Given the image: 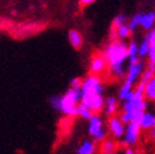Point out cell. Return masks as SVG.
<instances>
[{
    "mask_svg": "<svg viewBox=\"0 0 155 154\" xmlns=\"http://www.w3.org/2000/svg\"><path fill=\"white\" fill-rule=\"evenodd\" d=\"M104 55L107 61L110 74L116 79L126 76L124 63L128 59V46L123 41L113 40L108 43L104 51Z\"/></svg>",
    "mask_w": 155,
    "mask_h": 154,
    "instance_id": "cell-1",
    "label": "cell"
},
{
    "mask_svg": "<svg viewBox=\"0 0 155 154\" xmlns=\"http://www.w3.org/2000/svg\"><path fill=\"white\" fill-rule=\"evenodd\" d=\"M81 84L70 85L65 94L59 96V106L57 111L67 115V116H79V105L83 99Z\"/></svg>",
    "mask_w": 155,
    "mask_h": 154,
    "instance_id": "cell-2",
    "label": "cell"
},
{
    "mask_svg": "<svg viewBox=\"0 0 155 154\" xmlns=\"http://www.w3.org/2000/svg\"><path fill=\"white\" fill-rule=\"evenodd\" d=\"M144 86L143 84H138L133 90V96L123 102L122 111L128 112L132 115L133 122H139L142 116L147 112V102H145V95H144Z\"/></svg>",
    "mask_w": 155,
    "mask_h": 154,
    "instance_id": "cell-3",
    "label": "cell"
},
{
    "mask_svg": "<svg viewBox=\"0 0 155 154\" xmlns=\"http://www.w3.org/2000/svg\"><path fill=\"white\" fill-rule=\"evenodd\" d=\"M87 131L95 142H104L106 139L107 132L104 127V121H102L101 116H99L97 113H94L91 119L89 120Z\"/></svg>",
    "mask_w": 155,
    "mask_h": 154,
    "instance_id": "cell-4",
    "label": "cell"
},
{
    "mask_svg": "<svg viewBox=\"0 0 155 154\" xmlns=\"http://www.w3.org/2000/svg\"><path fill=\"white\" fill-rule=\"evenodd\" d=\"M81 89H83V98L86 96H92V95H102L104 92V85H102V80L99 75H89L87 78H85L83 80L81 84Z\"/></svg>",
    "mask_w": 155,
    "mask_h": 154,
    "instance_id": "cell-5",
    "label": "cell"
},
{
    "mask_svg": "<svg viewBox=\"0 0 155 154\" xmlns=\"http://www.w3.org/2000/svg\"><path fill=\"white\" fill-rule=\"evenodd\" d=\"M142 128L139 123L137 122H130L126 125V132L123 136V144L127 147H133L138 143L139 137H140Z\"/></svg>",
    "mask_w": 155,
    "mask_h": 154,
    "instance_id": "cell-6",
    "label": "cell"
},
{
    "mask_svg": "<svg viewBox=\"0 0 155 154\" xmlns=\"http://www.w3.org/2000/svg\"><path fill=\"white\" fill-rule=\"evenodd\" d=\"M144 70H145V69H144V63H143L140 59H139L138 62H135V63L129 64V67H128V69H127V74H126V76H124V83L133 85L138 79L140 80Z\"/></svg>",
    "mask_w": 155,
    "mask_h": 154,
    "instance_id": "cell-7",
    "label": "cell"
},
{
    "mask_svg": "<svg viewBox=\"0 0 155 154\" xmlns=\"http://www.w3.org/2000/svg\"><path fill=\"white\" fill-rule=\"evenodd\" d=\"M108 131L111 133V136L113 137V139H120L123 138L124 132H126V125L121 121L120 117L117 116H112L108 119V123H107Z\"/></svg>",
    "mask_w": 155,
    "mask_h": 154,
    "instance_id": "cell-8",
    "label": "cell"
},
{
    "mask_svg": "<svg viewBox=\"0 0 155 154\" xmlns=\"http://www.w3.org/2000/svg\"><path fill=\"white\" fill-rule=\"evenodd\" d=\"M105 100L106 99H104L102 95L97 94V95H92V96H86V98H83L81 99V104L87 106L94 113H99L105 107Z\"/></svg>",
    "mask_w": 155,
    "mask_h": 154,
    "instance_id": "cell-9",
    "label": "cell"
},
{
    "mask_svg": "<svg viewBox=\"0 0 155 154\" xmlns=\"http://www.w3.org/2000/svg\"><path fill=\"white\" fill-rule=\"evenodd\" d=\"M107 68V61L105 58L104 53H97L92 55L91 62H90V72L94 75H99L100 73L105 72V69Z\"/></svg>",
    "mask_w": 155,
    "mask_h": 154,
    "instance_id": "cell-10",
    "label": "cell"
},
{
    "mask_svg": "<svg viewBox=\"0 0 155 154\" xmlns=\"http://www.w3.org/2000/svg\"><path fill=\"white\" fill-rule=\"evenodd\" d=\"M68 40H69V43L71 45L73 48L75 49H80L83 47V36L81 33L78 31V30H70L69 33H68Z\"/></svg>",
    "mask_w": 155,
    "mask_h": 154,
    "instance_id": "cell-11",
    "label": "cell"
},
{
    "mask_svg": "<svg viewBox=\"0 0 155 154\" xmlns=\"http://www.w3.org/2000/svg\"><path fill=\"white\" fill-rule=\"evenodd\" d=\"M118 110V101L116 98H113V96H110V98H107L105 100V107H104V111L105 113L107 115V116L112 117L113 115L117 112Z\"/></svg>",
    "mask_w": 155,
    "mask_h": 154,
    "instance_id": "cell-12",
    "label": "cell"
},
{
    "mask_svg": "<svg viewBox=\"0 0 155 154\" xmlns=\"http://www.w3.org/2000/svg\"><path fill=\"white\" fill-rule=\"evenodd\" d=\"M140 26L145 31H151L155 27V12H145L142 15V22Z\"/></svg>",
    "mask_w": 155,
    "mask_h": 154,
    "instance_id": "cell-13",
    "label": "cell"
},
{
    "mask_svg": "<svg viewBox=\"0 0 155 154\" xmlns=\"http://www.w3.org/2000/svg\"><path fill=\"white\" fill-rule=\"evenodd\" d=\"M154 122H155V116L154 115L150 113V112H145L142 116V119L139 120L138 123H139L142 131H150V128L153 127Z\"/></svg>",
    "mask_w": 155,
    "mask_h": 154,
    "instance_id": "cell-14",
    "label": "cell"
},
{
    "mask_svg": "<svg viewBox=\"0 0 155 154\" xmlns=\"http://www.w3.org/2000/svg\"><path fill=\"white\" fill-rule=\"evenodd\" d=\"M132 96H133V85L127 84V83L123 82V84H122V86L120 88V91H118V99L124 102V101L129 100Z\"/></svg>",
    "mask_w": 155,
    "mask_h": 154,
    "instance_id": "cell-15",
    "label": "cell"
},
{
    "mask_svg": "<svg viewBox=\"0 0 155 154\" xmlns=\"http://www.w3.org/2000/svg\"><path fill=\"white\" fill-rule=\"evenodd\" d=\"M130 35V30H129V26L126 24V25H122L117 28H113V38L118 41H123L126 38H128Z\"/></svg>",
    "mask_w": 155,
    "mask_h": 154,
    "instance_id": "cell-16",
    "label": "cell"
},
{
    "mask_svg": "<svg viewBox=\"0 0 155 154\" xmlns=\"http://www.w3.org/2000/svg\"><path fill=\"white\" fill-rule=\"evenodd\" d=\"M144 95H145L147 100L155 102V75L145 84V86H144Z\"/></svg>",
    "mask_w": 155,
    "mask_h": 154,
    "instance_id": "cell-17",
    "label": "cell"
},
{
    "mask_svg": "<svg viewBox=\"0 0 155 154\" xmlns=\"http://www.w3.org/2000/svg\"><path fill=\"white\" fill-rule=\"evenodd\" d=\"M95 152H96L95 141H90V139L84 141L80 144V147L78 148V154H95Z\"/></svg>",
    "mask_w": 155,
    "mask_h": 154,
    "instance_id": "cell-18",
    "label": "cell"
},
{
    "mask_svg": "<svg viewBox=\"0 0 155 154\" xmlns=\"http://www.w3.org/2000/svg\"><path fill=\"white\" fill-rule=\"evenodd\" d=\"M138 51H139V46L135 42H130L128 46V59H129V64L135 63L139 61V55H138Z\"/></svg>",
    "mask_w": 155,
    "mask_h": 154,
    "instance_id": "cell-19",
    "label": "cell"
},
{
    "mask_svg": "<svg viewBox=\"0 0 155 154\" xmlns=\"http://www.w3.org/2000/svg\"><path fill=\"white\" fill-rule=\"evenodd\" d=\"M117 144L113 139H105L101 144V153L100 154H116Z\"/></svg>",
    "mask_w": 155,
    "mask_h": 154,
    "instance_id": "cell-20",
    "label": "cell"
},
{
    "mask_svg": "<svg viewBox=\"0 0 155 154\" xmlns=\"http://www.w3.org/2000/svg\"><path fill=\"white\" fill-rule=\"evenodd\" d=\"M145 40L150 43V49H149V54H148L149 64L150 65H155V38L147 35L145 36Z\"/></svg>",
    "mask_w": 155,
    "mask_h": 154,
    "instance_id": "cell-21",
    "label": "cell"
},
{
    "mask_svg": "<svg viewBox=\"0 0 155 154\" xmlns=\"http://www.w3.org/2000/svg\"><path fill=\"white\" fill-rule=\"evenodd\" d=\"M155 75V65H148V68L144 70V73H143V75H142V78H140V80H139V84H143V85H145L153 76Z\"/></svg>",
    "mask_w": 155,
    "mask_h": 154,
    "instance_id": "cell-22",
    "label": "cell"
},
{
    "mask_svg": "<svg viewBox=\"0 0 155 154\" xmlns=\"http://www.w3.org/2000/svg\"><path fill=\"white\" fill-rule=\"evenodd\" d=\"M142 15H143V14H135V15L130 18V20H129L128 26H129L130 32H134L135 30H137V28L140 26V22H142Z\"/></svg>",
    "mask_w": 155,
    "mask_h": 154,
    "instance_id": "cell-23",
    "label": "cell"
},
{
    "mask_svg": "<svg viewBox=\"0 0 155 154\" xmlns=\"http://www.w3.org/2000/svg\"><path fill=\"white\" fill-rule=\"evenodd\" d=\"M149 49H150V43L144 38V40L142 41V43L139 45V51H138L139 58H144V57H148Z\"/></svg>",
    "mask_w": 155,
    "mask_h": 154,
    "instance_id": "cell-24",
    "label": "cell"
},
{
    "mask_svg": "<svg viewBox=\"0 0 155 154\" xmlns=\"http://www.w3.org/2000/svg\"><path fill=\"white\" fill-rule=\"evenodd\" d=\"M92 115H94V112L87 106H85L84 104L80 102V105H79V116L84 120H90Z\"/></svg>",
    "mask_w": 155,
    "mask_h": 154,
    "instance_id": "cell-25",
    "label": "cell"
},
{
    "mask_svg": "<svg viewBox=\"0 0 155 154\" xmlns=\"http://www.w3.org/2000/svg\"><path fill=\"white\" fill-rule=\"evenodd\" d=\"M126 21H127V18H126L124 15H117L112 21V27L117 28V27H120L122 25H126Z\"/></svg>",
    "mask_w": 155,
    "mask_h": 154,
    "instance_id": "cell-26",
    "label": "cell"
},
{
    "mask_svg": "<svg viewBox=\"0 0 155 154\" xmlns=\"http://www.w3.org/2000/svg\"><path fill=\"white\" fill-rule=\"evenodd\" d=\"M96 2V0H79V3L81 6H87V5H91Z\"/></svg>",
    "mask_w": 155,
    "mask_h": 154,
    "instance_id": "cell-27",
    "label": "cell"
},
{
    "mask_svg": "<svg viewBox=\"0 0 155 154\" xmlns=\"http://www.w3.org/2000/svg\"><path fill=\"white\" fill-rule=\"evenodd\" d=\"M149 137H150V139L155 141V122H154L153 127H151V128H150V131H149Z\"/></svg>",
    "mask_w": 155,
    "mask_h": 154,
    "instance_id": "cell-28",
    "label": "cell"
},
{
    "mask_svg": "<svg viewBox=\"0 0 155 154\" xmlns=\"http://www.w3.org/2000/svg\"><path fill=\"white\" fill-rule=\"evenodd\" d=\"M148 36H150V37H154L155 38V27L151 30V31H149V33H147Z\"/></svg>",
    "mask_w": 155,
    "mask_h": 154,
    "instance_id": "cell-29",
    "label": "cell"
},
{
    "mask_svg": "<svg viewBox=\"0 0 155 154\" xmlns=\"http://www.w3.org/2000/svg\"><path fill=\"white\" fill-rule=\"evenodd\" d=\"M135 154H143V153H135Z\"/></svg>",
    "mask_w": 155,
    "mask_h": 154,
    "instance_id": "cell-30",
    "label": "cell"
}]
</instances>
